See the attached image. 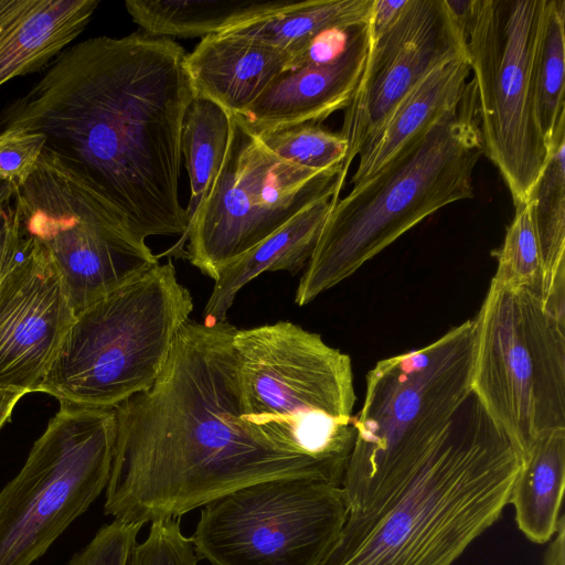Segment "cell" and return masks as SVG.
Listing matches in <instances>:
<instances>
[{
    "label": "cell",
    "mask_w": 565,
    "mask_h": 565,
    "mask_svg": "<svg viewBox=\"0 0 565 565\" xmlns=\"http://www.w3.org/2000/svg\"><path fill=\"white\" fill-rule=\"evenodd\" d=\"M170 38L97 36L66 47L0 111V131L45 136L131 237L185 235L181 135L194 89Z\"/></svg>",
    "instance_id": "6da1fadb"
},
{
    "label": "cell",
    "mask_w": 565,
    "mask_h": 565,
    "mask_svg": "<svg viewBox=\"0 0 565 565\" xmlns=\"http://www.w3.org/2000/svg\"><path fill=\"white\" fill-rule=\"evenodd\" d=\"M235 331L226 320L189 319L153 385L114 407L106 515L141 525L180 519L276 478L342 486L344 468L306 455L243 417Z\"/></svg>",
    "instance_id": "7a4b0ae2"
},
{
    "label": "cell",
    "mask_w": 565,
    "mask_h": 565,
    "mask_svg": "<svg viewBox=\"0 0 565 565\" xmlns=\"http://www.w3.org/2000/svg\"><path fill=\"white\" fill-rule=\"evenodd\" d=\"M522 462L471 390L411 469L348 512L319 565H452L499 520Z\"/></svg>",
    "instance_id": "3957f363"
},
{
    "label": "cell",
    "mask_w": 565,
    "mask_h": 565,
    "mask_svg": "<svg viewBox=\"0 0 565 565\" xmlns=\"http://www.w3.org/2000/svg\"><path fill=\"white\" fill-rule=\"evenodd\" d=\"M482 154L471 81L457 108L343 199H333L295 302L309 303L427 216L473 198L472 174Z\"/></svg>",
    "instance_id": "277c9868"
},
{
    "label": "cell",
    "mask_w": 565,
    "mask_h": 565,
    "mask_svg": "<svg viewBox=\"0 0 565 565\" xmlns=\"http://www.w3.org/2000/svg\"><path fill=\"white\" fill-rule=\"evenodd\" d=\"M472 320L420 349L379 361L366 375L342 490L348 512L366 505L420 459L471 392Z\"/></svg>",
    "instance_id": "5b68a950"
},
{
    "label": "cell",
    "mask_w": 565,
    "mask_h": 565,
    "mask_svg": "<svg viewBox=\"0 0 565 565\" xmlns=\"http://www.w3.org/2000/svg\"><path fill=\"white\" fill-rule=\"evenodd\" d=\"M192 310L172 263L157 264L75 315L39 392L116 407L153 385Z\"/></svg>",
    "instance_id": "8992f818"
},
{
    "label": "cell",
    "mask_w": 565,
    "mask_h": 565,
    "mask_svg": "<svg viewBox=\"0 0 565 565\" xmlns=\"http://www.w3.org/2000/svg\"><path fill=\"white\" fill-rule=\"evenodd\" d=\"M233 348L243 417L347 469L356 402L350 356L290 321L236 329Z\"/></svg>",
    "instance_id": "52a82bcc"
},
{
    "label": "cell",
    "mask_w": 565,
    "mask_h": 565,
    "mask_svg": "<svg viewBox=\"0 0 565 565\" xmlns=\"http://www.w3.org/2000/svg\"><path fill=\"white\" fill-rule=\"evenodd\" d=\"M472 322L471 390L523 459L539 435L565 428V324L533 291L493 282Z\"/></svg>",
    "instance_id": "ba28073f"
},
{
    "label": "cell",
    "mask_w": 565,
    "mask_h": 565,
    "mask_svg": "<svg viewBox=\"0 0 565 565\" xmlns=\"http://www.w3.org/2000/svg\"><path fill=\"white\" fill-rule=\"evenodd\" d=\"M115 408L60 403L0 491V565H31L106 489Z\"/></svg>",
    "instance_id": "9c48e42d"
},
{
    "label": "cell",
    "mask_w": 565,
    "mask_h": 565,
    "mask_svg": "<svg viewBox=\"0 0 565 565\" xmlns=\"http://www.w3.org/2000/svg\"><path fill=\"white\" fill-rule=\"evenodd\" d=\"M544 8L545 0H473L465 31L483 154L514 206L526 203L547 154L534 86Z\"/></svg>",
    "instance_id": "30bf717a"
},
{
    "label": "cell",
    "mask_w": 565,
    "mask_h": 565,
    "mask_svg": "<svg viewBox=\"0 0 565 565\" xmlns=\"http://www.w3.org/2000/svg\"><path fill=\"white\" fill-rule=\"evenodd\" d=\"M342 168L319 172L265 149L233 116L228 148L213 184L173 253L204 275L263 242L318 199L340 194Z\"/></svg>",
    "instance_id": "8fae6325"
},
{
    "label": "cell",
    "mask_w": 565,
    "mask_h": 565,
    "mask_svg": "<svg viewBox=\"0 0 565 565\" xmlns=\"http://www.w3.org/2000/svg\"><path fill=\"white\" fill-rule=\"evenodd\" d=\"M15 202L24 232L51 256L75 315L159 264L94 189L47 149Z\"/></svg>",
    "instance_id": "7c38bea8"
},
{
    "label": "cell",
    "mask_w": 565,
    "mask_h": 565,
    "mask_svg": "<svg viewBox=\"0 0 565 565\" xmlns=\"http://www.w3.org/2000/svg\"><path fill=\"white\" fill-rule=\"evenodd\" d=\"M348 515L341 487L276 478L204 505L190 539L212 565H319Z\"/></svg>",
    "instance_id": "4fadbf2b"
},
{
    "label": "cell",
    "mask_w": 565,
    "mask_h": 565,
    "mask_svg": "<svg viewBox=\"0 0 565 565\" xmlns=\"http://www.w3.org/2000/svg\"><path fill=\"white\" fill-rule=\"evenodd\" d=\"M462 54L466 38L445 0H407L395 23L370 38L365 66L339 132L348 142L345 174L417 84Z\"/></svg>",
    "instance_id": "5bb4252c"
},
{
    "label": "cell",
    "mask_w": 565,
    "mask_h": 565,
    "mask_svg": "<svg viewBox=\"0 0 565 565\" xmlns=\"http://www.w3.org/2000/svg\"><path fill=\"white\" fill-rule=\"evenodd\" d=\"M74 318L51 256L24 232L0 271V388L39 392Z\"/></svg>",
    "instance_id": "9a60e30c"
},
{
    "label": "cell",
    "mask_w": 565,
    "mask_h": 565,
    "mask_svg": "<svg viewBox=\"0 0 565 565\" xmlns=\"http://www.w3.org/2000/svg\"><path fill=\"white\" fill-rule=\"evenodd\" d=\"M369 47L366 23L354 30L337 58L285 68L246 110L232 116L254 137L281 126L322 121L349 105Z\"/></svg>",
    "instance_id": "2e32d148"
},
{
    "label": "cell",
    "mask_w": 565,
    "mask_h": 565,
    "mask_svg": "<svg viewBox=\"0 0 565 565\" xmlns=\"http://www.w3.org/2000/svg\"><path fill=\"white\" fill-rule=\"evenodd\" d=\"M291 58L264 42L221 32L204 36L185 55L184 63L195 94L237 115L289 66Z\"/></svg>",
    "instance_id": "e0dca14e"
},
{
    "label": "cell",
    "mask_w": 565,
    "mask_h": 565,
    "mask_svg": "<svg viewBox=\"0 0 565 565\" xmlns=\"http://www.w3.org/2000/svg\"><path fill=\"white\" fill-rule=\"evenodd\" d=\"M98 0H0V86L46 67L83 32Z\"/></svg>",
    "instance_id": "ac0fdd59"
},
{
    "label": "cell",
    "mask_w": 565,
    "mask_h": 565,
    "mask_svg": "<svg viewBox=\"0 0 565 565\" xmlns=\"http://www.w3.org/2000/svg\"><path fill=\"white\" fill-rule=\"evenodd\" d=\"M471 73L468 54L431 70L402 100L377 136L359 154L353 186L390 163L435 121L460 104Z\"/></svg>",
    "instance_id": "d6986e66"
},
{
    "label": "cell",
    "mask_w": 565,
    "mask_h": 565,
    "mask_svg": "<svg viewBox=\"0 0 565 565\" xmlns=\"http://www.w3.org/2000/svg\"><path fill=\"white\" fill-rule=\"evenodd\" d=\"M337 196L326 195L307 205L263 242L224 266L214 279L204 320L225 321L237 292L260 274L303 269Z\"/></svg>",
    "instance_id": "ffe728a7"
},
{
    "label": "cell",
    "mask_w": 565,
    "mask_h": 565,
    "mask_svg": "<svg viewBox=\"0 0 565 565\" xmlns=\"http://www.w3.org/2000/svg\"><path fill=\"white\" fill-rule=\"evenodd\" d=\"M565 482V428L539 435L527 449L514 481L510 502L520 531L544 544L554 536Z\"/></svg>",
    "instance_id": "44dd1931"
},
{
    "label": "cell",
    "mask_w": 565,
    "mask_h": 565,
    "mask_svg": "<svg viewBox=\"0 0 565 565\" xmlns=\"http://www.w3.org/2000/svg\"><path fill=\"white\" fill-rule=\"evenodd\" d=\"M295 0H128L131 19L151 36L216 34L284 12Z\"/></svg>",
    "instance_id": "7402d4cb"
},
{
    "label": "cell",
    "mask_w": 565,
    "mask_h": 565,
    "mask_svg": "<svg viewBox=\"0 0 565 565\" xmlns=\"http://www.w3.org/2000/svg\"><path fill=\"white\" fill-rule=\"evenodd\" d=\"M374 0H305L278 14L230 29L227 33L254 39L295 57L321 33L370 21Z\"/></svg>",
    "instance_id": "603a6c76"
},
{
    "label": "cell",
    "mask_w": 565,
    "mask_h": 565,
    "mask_svg": "<svg viewBox=\"0 0 565 565\" xmlns=\"http://www.w3.org/2000/svg\"><path fill=\"white\" fill-rule=\"evenodd\" d=\"M526 202L542 257L544 299L565 278V127L547 145L544 166Z\"/></svg>",
    "instance_id": "cb8c5ba5"
},
{
    "label": "cell",
    "mask_w": 565,
    "mask_h": 565,
    "mask_svg": "<svg viewBox=\"0 0 565 565\" xmlns=\"http://www.w3.org/2000/svg\"><path fill=\"white\" fill-rule=\"evenodd\" d=\"M231 129V114L213 100L194 94L183 118L181 135V150L191 189L185 209L189 224L222 167L230 143Z\"/></svg>",
    "instance_id": "d4e9b609"
},
{
    "label": "cell",
    "mask_w": 565,
    "mask_h": 565,
    "mask_svg": "<svg viewBox=\"0 0 565 565\" xmlns=\"http://www.w3.org/2000/svg\"><path fill=\"white\" fill-rule=\"evenodd\" d=\"M565 0H545L534 60L536 111L546 146L565 127Z\"/></svg>",
    "instance_id": "484cf974"
},
{
    "label": "cell",
    "mask_w": 565,
    "mask_h": 565,
    "mask_svg": "<svg viewBox=\"0 0 565 565\" xmlns=\"http://www.w3.org/2000/svg\"><path fill=\"white\" fill-rule=\"evenodd\" d=\"M256 138L274 156L298 167L319 172L337 168L343 171L347 140L315 122L281 126Z\"/></svg>",
    "instance_id": "4316f807"
},
{
    "label": "cell",
    "mask_w": 565,
    "mask_h": 565,
    "mask_svg": "<svg viewBox=\"0 0 565 565\" xmlns=\"http://www.w3.org/2000/svg\"><path fill=\"white\" fill-rule=\"evenodd\" d=\"M498 268L491 282L504 288H526L541 298L545 276L530 205L515 206L502 246L494 252Z\"/></svg>",
    "instance_id": "83f0119b"
},
{
    "label": "cell",
    "mask_w": 565,
    "mask_h": 565,
    "mask_svg": "<svg viewBox=\"0 0 565 565\" xmlns=\"http://www.w3.org/2000/svg\"><path fill=\"white\" fill-rule=\"evenodd\" d=\"M191 541L181 531L180 519L152 522L147 539L136 544L128 565H198Z\"/></svg>",
    "instance_id": "f1b7e54d"
},
{
    "label": "cell",
    "mask_w": 565,
    "mask_h": 565,
    "mask_svg": "<svg viewBox=\"0 0 565 565\" xmlns=\"http://www.w3.org/2000/svg\"><path fill=\"white\" fill-rule=\"evenodd\" d=\"M45 145L39 132L0 131V185L19 190L34 172Z\"/></svg>",
    "instance_id": "f546056e"
},
{
    "label": "cell",
    "mask_w": 565,
    "mask_h": 565,
    "mask_svg": "<svg viewBox=\"0 0 565 565\" xmlns=\"http://www.w3.org/2000/svg\"><path fill=\"white\" fill-rule=\"evenodd\" d=\"M141 524L114 520L103 525L67 565H128Z\"/></svg>",
    "instance_id": "4dcf8cb0"
},
{
    "label": "cell",
    "mask_w": 565,
    "mask_h": 565,
    "mask_svg": "<svg viewBox=\"0 0 565 565\" xmlns=\"http://www.w3.org/2000/svg\"><path fill=\"white\" fill-rule=\"evenodd\" d=\"M17 191L0 185V271L24 234L15 202Z\"/></svg>",
    "instance_id": "1f68e13d"
},
{
    "label": "cell",
    "mask_w": 565,
    "mask_h": 565,
    "mask_svg": "<svg viewBox=\"0 0 565 565\" xmlns=\"http://www.w3.org/2000/svg\"><path fill=\"white\" fill-rule=\"evenodd\" d=\"M407 0H374L369 21L370 38L375 39L395 23Z\"/></svg>",
    "instance_id": "d6a6232c"
},
{
    "label": "cell",
    "mask_w": 565,
    "mask_h": 565,
    "mask_svg": "<svg viewBox=\"0 0 565 565\" xmlns=\"http://www.w3.org/2000/svg\"><path fill=\"white\" fill-rule=\"evenodd\" d=\"M555 537L550 543L543 557V565H565V516L562 515Z\"/></svg>",
    "instance_id": "836d02e7"
},
{
    "label": "cell",
    "mask_w": 565,
    "mask_h": 565,
    "mask_svg": "<svg viewBox=\"0 0 565 565\" xmlns=\"http://www.w3.org/2000/svg\"><path fill=\"white\" fill-rule=\"evenodd\" d=\"M22 396L24 395L21 393L0 388V429L10 420L13 408Z\"/></svg>",
    "instance_id": "e575fe53"
}]
</instances>
